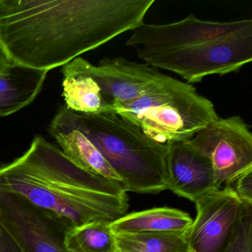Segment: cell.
I'll use <instances>...</instances> for the list:
<instances>
[{"mask_svg":"<svg viewBox=\"0 0 252 252\" xmlns=\"http://www.w3.org/2000/svg\"><path fill=\"white\" fill-rule=\"evenodd\" d=\"M73 64L94 78L112 106L129 102L154 90L167 79V75L147 64L124 58L103 59L98 66L78 57Z\"/></svg>","mask_w":252,"mask_h":252,"instance_id":"cell-10","label":"cell"},{"mask_svg":"<svg viewBox=\"0 0 252 252\" xmlns=\"http://www.w3.org/2000/svg\"><path fill=\"white\" fill-rule=\"evenodd\" d=\"M194 203L197 215L186 232L192 252H224L248 206H252L229 186L212 190Z\"/></svg>","mask_w":252,"mask_h":252,"instance_id":"cell-7","label":"cell"},{"mask_svg":"<svg viewBox=\"0 0 252 252\" xmlns=\"http://www.w3.org/2000/svg\"><path fill=\"white\" fill-rule=\"evenodd\" d=\"M0 191L21 197L64 231L113 222L129 207L122 184L85 172L40 135L20 157L0 165Z\"/></svg>","mask_w":252,"mask_h":252,"instance_id":"cell-2","label":"cell"},{"mask_svg":"<svg viewBox=\"0 0 252 252\" xmlns=\"http://www.w3.org/2000/svg\"><path fill=\"white\" fill-rule=\"evenodd\" d=\"M224 252H252V206H248Z\"/></svg>","mask_w":252,"mask_h":252,"instance_id":"cell-18","label":"cell"},{"mask_svg":"<svg viewBox=\"0 0 252 252\" xmlns=\"http://www.w3.org/2000/svg\"><path fill=\"white\" fill-rule=\"evenodd\" d=\"M116 252H192L186 233L114 234Z\"/></svg>","mask_w":252,"mask_h":252,"instance_id":"cell-16","label":"cell"},{"mask_svg":"<svg viewBox=\"0 0 252 252\" xmlns=\"http://www.w3.org/2000/svg\"><path fill=\"white\" fill-rule=\"evenodd\" d=\"M234 182V189L240 200L247 206H252V171L240 175Z\"/></svg>","mask_w":252,"mask_h":252,"instance_id":"cell-19","label":"cell"},{"mask_svg":"<svg viewBox=\"0 0 252 252\" xmlns=\"http://www.w3.org/2000/svg\"><path fill=\"white\" fill-rule=\"evenodd\" d=\"M63 96L67 108L85 115L115 113L95 79L73 62L63 66Z\"/></svg>","mask_w":252,"mask_h":252,"instance_id":"cell-14","label":"cell"},{"mask_svg":"<svg viewBox=\"0 0 252 252\" xmlns=\"http://www.w3.org/2000/svg\"><path fill=\"white\" fill-rule=\"evenodd\" d=\"M252 29V20L220 23L199 20L190 14L169 24L143 23L133 31L126 45L137 51L160 52L198 45Z\"/></svg>","mask_w":252,"mask_h":252,"instance_id":"cell-8","label":"cell"},{"mask_svg":"<svg viewBox=\"0 0 252 252\" xmlns=\"http://www.w3.org/2000/svg\"><path fill=\"white\" fill-rule=\"evenodd\" d=\"M193 220L187 212L158 207L125 215L110 222L114 234L145 232L186 233Z\"/></svg>","mask_w":252,"mask_h":252,"instance_id":"cell-15","label":"cell"},{"mask_svg":"<svg viewBox=\"0 0 252 252\" xmlns=\"http://www.w3.org/2000/svg\"><path fill=\"white\" fill-rule=\"evenodd\" d=\"M14 63H15L14 60L11 58L4 47L3 44L0 40V72L6 70L8 67L13 65Z\"/></svg>","mask_w":252,"mask_h":252,"instance_id":"cell-21","label":"cell"},{"mask_svg":"<svg viewBox=\"0 0 252 252\" xmlns=\"http://www.w3.org/2000/svg\"><path fill=\"white\" fill-rule=\"evenodd\" d=\"M57 116L92 141L121 177L126 192L147 194L169 189L167 144L156 142L115 113L85 115L64 105Z\"/></svg>","mask_w":252,"mask_h":252,"instance_id":"cell-3","label":"cell"},{"mask_svg":"<svg viewBox=\"0 0 252 252\" xmlns=\"http://www.w3.org/2000/svg\"><path fill=\"white\" fill-rule=\"evenodd\" d=\"M0 252H23L17 242L0 226Z\"/></svg>","mask_w":252,"mask_h":252,"instance_id":"cell-20","label":"cell"},{"mask_svg":"<svg viewBox=\"0 0 252 252\" xmlns=\"http://www.w3.org/2000/svg\"><path fill=\"white\" fill-rule=\"evenodd\" d=\"M149 65L177 73L187 83L238 71L252 60V29L198 45L160 52L137 51Z\"/></svg>","mask_w":252,"mask_h":252,"instance_id":"cell-5","label":"cell"},{"mask_svg":"<svg viewBox=\"0 0 252 252\" xmlns=\"http://www.w3.org/2000/svg\"><path fill=\"white\" fill-rule=\"evenodd\" d=\"M113 107L115 113L163 144L189 141L218 119L210 100L192 85L169 76L148 94Z\"/></svg>","mask_w":252,"mask_h":252,"instance_id":"cell-4","label":"cell"},{"mask_svg":"<svg viewBox=\"0 0 252 252\" xmlns=\"http://www.w3.org/2000/svg\"><path fill=\"white\" fill-rule=\"evenodd\" d=\"M48 73L17 63L0 72V117L32 104L42 91Z\"/></svg>","mask_w":252,"mask_h":252,"instance_id":"cell-13","label":"cell"},{"mask_svg":"<svg viewBox=\"0 0 252 252\" xmlns=\"http://www.w3.org/2000/svg\"><path fill=\"white\" fill-rule=\"evenodd\" d=\"M186 142L210 160L220 187L252 171V134L240 116L218 118Z\"/></svg>","mask_w":252,"mask_h":252,"instance_id":"cell-6","label":"cell"},{"mask_svg":"<svg viewBox=\"0 0 252 252\" xmlns=\"http://www.w3.org/2000/svg\"><path fill=\"white\" fill-rule=\"evenodd\" d=\"M166 172L169 190L194 202L220 189L210 160L188 143L167 144Z\"/></svg>","mask_w":252,"mask_h":252,"instance_id":"cell-11","label":"cell"},{"mask_svg":"<svg viewBox=\"0 0 252 252\" xmlns=\"http://www.w3.org/2000/svg\"><path fill=\"white\" fill-rule=\"evenodd\" d=\"M110 221L96 220L67 228L64 243L71 252H116Z\"/></svg>","mask_w":252,"mask_h":252,"instance_id":"cell-17","label":"cell"},{"mask_svg":"<svg viewBox=\"0 0 252 252\" xmlns=\"http://www.w3.org/2000/svg\"><path fill=\"white\" fill-rule=\"evenodd\" d=\"M0 226L23 252H71L64 230L21 197L0 191Z\"/></svg>","mask_w":252,"mask_h":252,"instance_id":"cell-9","label":"cell"},{"mask_svg":"<svg viewBox=\"0 0 252 252\" xmlns=\"http://www.w3.org/2000/svg\"><path fill=\"white\" fill-rule=\"evenodd\" d=\"M49 132L62 152L80 169L95 176L122 184V179L117 172L92 141L77 128L56 115L50 125Z\"/></svg>","mask_w":252,"mask_h":252,"instance_id":"cell-12","label":"cell"},{"mask_svg":"<svg viewBox=\"0 0 252 252\" xmlns=\"http://www.w3.org/2000/svg\"><path fill=\"white\" fill-rule=\"evenodd\" d=\"M156 0H0V40L14 63L64 66L144 23Z\"/></svg>","mask_w":252,"mask_h":252,"instance_id":"cell-1","label":"cell"}]
</instances>
